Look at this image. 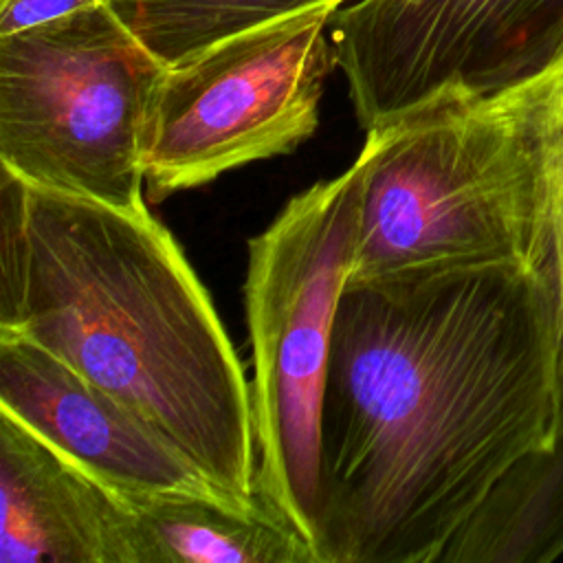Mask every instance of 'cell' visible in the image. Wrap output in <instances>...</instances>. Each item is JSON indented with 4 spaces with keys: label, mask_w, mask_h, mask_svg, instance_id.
<instances>
[{
    "label": "cell",
    "mask_w": 563,
    "mask_h": 563,
    "mask_svg": "<svg viewBox=\"0 0 563 563\" xmlns=\"http://www.w3.org/2000/svg\"><path fill=\"white\" fill-rule=\"evenodd\" d=\"M0 563H141L121 493L0 407Z\"/></svg>",
    "instance_id": "9c48e42d"
},
{
    "label": "cell",
    "mask_w": 563,
    "mask_h": 563,
    "mask_svg": "<svg viewBox=\"0 0 563 563\" xmlns=\"http://www.w3.org/2000/svg\"><path fill=\"white\" fill-rule=\"evenodd\" d=\"M330 0H114L130 31L165 64ZM347 2V0H341Z\"/></svg>",
    "instance_id": "7c38bea8"
},
{
    "label": "cell",
    "mask_w": 563,
    "mask_h": 563,
    "mask_svg": "<svg viewBox=\"0 0 563 563\" xmlns=\"http://www.w3.org/2000/svg\"><path fill=\"white\" fill-rule=\"evenodd\" d=\"M0 407L117 490L180 493L218 499L244 512L268 510L227 493L121 398L37 341L4 328Z\"/></svg>",
    "instance_id": "ba28073f"
},
{
    "label": "cell",
    "mask_w": 563,
    "mask_h": 563,
    "mask_svg": "<svg viewBox=\"0 0 563 563\" xmlns=\"http://www.w3.org/2000/svg\"><path fill=\"white\" fill-rule=\"evenodd\" d=\"M341 4L290 13L165 68L145 130L150 202L290 154L314 134L336 66L330 20Z\"/></svg>",
    "instance_id": "8992f818"
},
{
    "label": "cell",
    "mask_w": 563,
    "mask_h": 563,
    "mask_svg": "<svg viewBox=\"0 0 563 563\" xmlns=\"http://www.w3.org/2000/svg\"><path fill=\"white\" fill-rule=\"evenodd\" d=\"M363 167L358 154L339 176L292 196L249 240L257 493L314 552L321 407L334 314L356 255Z\"/></svg>",
    "instance_id": "277c9868"
},
{
    "label": "cell",
    "mask_w": 563,
    "mask_h": 563,
    "mask_svg": "<svg viewBox=\"0 0 563 563\" xmlns=\"http://www.w3.org/2000/svg\"><path fill=\"white\" fill-rule=\"evenodd\" d=\"M29 268V183L0 169V328H13Z\"/></svg>",
    "instance_id": "5bb4252c"
},
{
    "label": "cell",
    "mask_w": 563,
    "mask_h": 563,
    "mask_svg": "<svg viewBox=\"0 0 563 563\" xmlns=\"http://www.w3.org/2000/svg\"><path fill=\"white\" fill-rule=\"evenodd\" d=\"M501 92L534 147L543 178L563 328V46L541 68Z\"/></svg>",
    "instance_id": "4fadbf2b"
},
{
    "label": "cell",
    "mask_w": 563,
    "mask_h": 563,
    "mask_svg": "<svg viewBox=\"0 0 563 563\" xmlns=\"http://www.w3.org/2000/svg\"><path fill=\"white\" fill-rule=\"evenodd\" d=\"M330 40L369 132L444 97H484L563 46V0H347Z\"/></svg>",
    "instance_id": "52a82bcc"
},
{
    "label": "cell",
    "mask_w": 563,
    "mask_h": 563,
    "mask_svg": "<svg viewBox=\"0 0 563 563\" xmlns=\"http://www.w3.org/2000/svg\"><path fill=\"white\" fill-rule=\"evenodd\" d=\"M563 422L552 257L347 282L319 444V563H438L493 482Z\"/></svg>",
    "instance_id": "6da1fadb"
},
{
    "label": "cell",
    "mask_w": 563,
    "mask_h": 563,
    "mask_svg": "<svg viewBox=\"0 0 563 563\" xmlns=\"http://www.w3.org/2000/svg\"><path fill=\"white\" fill-rule=\"evenodd\" d=\"M141 563H319L314 548L277 515L244 512L180 493H128Z\"/></svg>",
    "instance_id": "8fae6325"
},
{
    "label": "cell",
    "mask_w": 563,
    "mask_h": 563,
    "mask_svg": "<svg viewBox=\"0 0 563 563\" xmlns=\"http://www.w3.org/2000/svg\"><path fill=\"white\" fill-rule=\"evenodd\" d=\"M165 64L114 4L0 37V165L48 191L145 202V130Z\"/></svg>",
    "instance_id": "5b68a950"
},
{
    "label": "cell",
    "mask_w": 563,
    "mask_h": 563,
    "mask_svg": "<svg viewBox=\"0 0 563 563\" xmlns=\"http://www.w3.org/2000/svg\"><path fill=\"white\" fill-rule=\"evenodd\" d=\"M121 398L249 506L251 383L183 249L132 209L29 185V268L13 328Z\"/></svg>",
    "instance_id": "7a4b0ae2"
},
{
    "label": "cell",
    "mask_w": 563,
    "mask_h": 563,
    "mask_svg": "<svg viewBox=\"0 0 563 563\" xmlns=\"http://www.w3.org/2000/svg\"><path fill=\"white\" fill-rule=\"evenodd\" d=\"M563 559V422L515 457L444 545L438 563Z\"/></svg>",
    "instance_id": "30bf717a"
},
{
    "label": "cell",
    "mask_w": 563,
    "mask_h": 563,
    "mask_svg": "<svg viewBox=\"0 0 563 563\" xmlns=\"http://www.w3.org/2000/svg\"><path fill=\"white\" fill-rule=\"evenodd\" d=\"M106 4L114 0H0V37Z\"/></svg>",
    "instance_id": "9a60e30c"
},
{
    "label": "cell",
    "mask_w": 563,
    "mask_h": 563,
    "mask_svg": "<svg viewBox=\"0 0 563 563\" xmlns=\"http://www.w3.org/2000/svg\"><path fill=\"white\" fill-rule=\"evenodd\" d=\"M365 134L347 282L552 257L537 154L501 90L444 97Z\"/></svg>",
    "instance_id": "3957f363"
}]
</instances>
